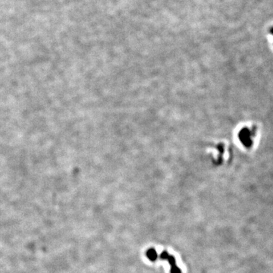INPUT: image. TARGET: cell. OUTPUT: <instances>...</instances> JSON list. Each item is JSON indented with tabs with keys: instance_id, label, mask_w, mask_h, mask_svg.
<instances>
[{
	"instance_id": "7a4b0ae2",
	"label": "cell",
	"mask_w": 273,
	"mask_h": 273,
	"mask_svg": "<svg viewBox=\"0 0 273 273\" xmlns=\"http://www.w3.org/2000/svg\"><path fill=\"white\" fill-rule=\"evenodd\" d=\"M239 134H239V138H240V141L242 142V144H244L245 147H249L253 142L252 139H251L253 134L252 131L247 127H245L244 128H242Z\"/></svg>"
},
{
	"instance_id": "3957f363",
	"label": "cell",
	"mask_w": 273,
	"mask_h": 273,
	"mask_svg": "<svg viewBox=\"0 0 273 273\" xmlns=\"http://www.w3.org/2000/svg\"><path fill=\"white\" fill-rule=\"evenodd\" d=\"M147 256L150 260L155 261L157 260L158 258V255L157 253V251L154 248H150L147 251Z\"/></svg>"
},
{
	"instance_id": "6da1fadb",
	"label": "cell",
	"mask_w": 273,
	"mask_h": 273,
	"mask_svg": "<svg viewBox=\"0 0 273 273\" xmlns=\"http://www.w3.org/2000/svg\"><path fill=\"white\" fill-rule=\"evenodd\" d=\"M160 258L162 259H167L168 262H169L171 265L170 273H181V271L176 264V260H175V257L172 255L168 253L167 251H163L160 254Z\"/></svg>"
}]
</instances>
